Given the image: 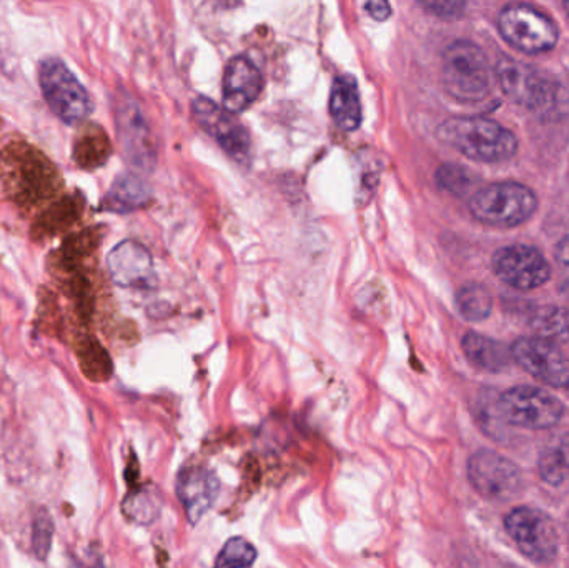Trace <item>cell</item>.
Segmentation results:
<instances>
[{
  "label": "cell",
  "mask_w": 569,
  "mask_h": 568,
  "mask_svg": "<svg viewBox=\"0 0 569 568\" xmlns=\"http://www.w3.org/2000/svg\"><path fill=\"white\" fill-rule=\"evenodd\" d=\"M437 137L451 149L477 162L498 163L517 156L518 139L511 130L483 117L445 120Z\"/></svg>",
  "instance_id": "1"
},
{
  "label": "cell",
  "mask_w": 569,
  "mask_h": 568,
  "mask_svg": "<svg viewBox=\"0 0 569 568\" xmlns=\"http://www.w3.org/2000/svg\"><path fill=\"white\" fill-rule=\"evenodd\" d=\"M441 79L447 92L465 103L481 102L493 87L487 53L470 40H457L445 49Z\"/></svg>",
  "instance_id": "2"
},
{
  "label": "cell",
  "mask_w": 569,
  "mask_h": 568,
  "mask_svg": "<svg viewBox=\"0 0 569 568\" xmlns=\"http://www.w3.org/2000/svg\"><path fill=\"white\" fill-rule=\"evenodd\" d=\"M538 199L530 187L518 182H497L477 190L470 212L478 222L491 227L521 226L537 212Z\"/></svg>",
  "instance_id": "3"
},
{
  "label": "cell",
  "mask_w": 569,
  "mask_h": 568,
  "mask_svg": "<svg viewBox=\"0 0 569 568\" xmlns=\"http://www.w3.org/2000/svg\"><path fill=\"white\" fill-rule=\"evenodd\" d=\"M39 83L47 106L63 123L79 126L89 119L92 112L89 92L62 60L57 57L42 60Z\"/></svg>",
  "instance_id": "4"
},
{
  "label": "cell",
  "mask_w": 569,
  "mask_h": 568,
  "mask_svg": "<svg viewBox=\"0 0 569 568\" xmlns=\"http://www.w3.org/2000/svg\"><path fill=\"white\" fill-rule=\"evenodd\" d=\"M495 73L505 96L523 109L545 113L557 106L560 89L537 67L505 57L498 62Z\"/></svg>",
  "instance_id": "5"
},
{
  "label": "cell",
  "mask_w": 569,
  "mask_h": 568,
  "mask_svg": "<svg viewBox=\"0 0 569 568\" xmlns=\"http://www.w3.org/2000/svg\"><path fill=\"white\" fill-rule=\"evenodd\" d=\"M501 36L515 49L527 53H543L558 43L557 23L528 3H510L498 19Z\"/></svg>",
  "instance_id": "6"
},
{
  "label": "cell",
  "mask_w": 569,
  "mask_h": 568,
  "mask_svg": "<svg viewBox=\"0 0 569 568\" xmlns=\"http://www.w3.org/2000/svg\"><path fill=\"white\" fill-rule=\"evenodd\" d=\"M508 536L531 562L550 564L560 550L557 526L543 510L517 507L505 519Z\"/></svg>",
  "instance_id": "7"
},
{
  "label": "cell",
  "mask_w": 569,
  "mask_h": 568,
  "mask_svg": "<svg viewBox=\"0 0 569 568\" xmlns=\"http://www.w3.org/2000/svg\"><path fill=\"white\" fill-rule=\"evenodd\" d=\"M500 409L508 423L530 430L551 429L565 413L563 403L557 397L533 386L511 387L501 393Z\"/></svg>",
  "instance_id": "8"
},
{
  "label": "cell",
  "mask_w": 569,
  "mask_h": 568,
  "mask_svg": "<svg viewBox=\"0 0 569 568\" xmlns=\"http://www.w3.org/2000/svg\"><path fill=\"white\" fill-rule=\"evenodd\" d=\"M468 479L491 502L513 499L523 489L520 467L493 450H478L468 462Z\"/></svg>",
  "instance_id": "9"
},
{
  "label": "cell",
  "mask_w": 569,
  "mask_h": 568,
  "mask_svg": "<svg viewBox=\"0 0 569 568\" xmlns=\"http://www.w3.org/2000/svg\"><path fill=\"white\" fill-rule=\"evenodd\" d=\"M513 362L525 372L555 389L569 387V357L558 349V343L543 337H521L511 346Z\"/></svg>",
  "instance_id": "10"
},
{
  "label": "cell",
  "mask_w": 569,
  "mask_h": 568,
  "mask_svg": "<svg viewBox=\"0 0 569 568\" xmlns=\"http://www.w3.org/2000/svg\"><path fill=\"white\" fill-rule=\"evenodd\" d=\"M491 266L501 282L518 290H535L551 279V266L547 257L525 243L501 247L495 252Z\"/></svg>",
  "instance_id": "11"
},
{
  "label": "cell",
  "mask_w": 569,
  "mask_h": 568,
  "mask_svg": "<svg viewBox=\"0 0 569 568\" xmlns=\"http://www.w3.org/2000/svg\"><path fill=\"white\" fill-rule=\"evenodd\" d=\"M192 112L197 123L212 136L230 157L239 162L249 160L252 142L246 127L236 119V113L229 112L226 107L217 106L213 100L206 97L193 100Z\"/></svg>",
  "instance_id": "12"
},
{
  "label": "cell",
  "mask_w": 569,
  "mask_h": 568,
  "mask_svg": "<svg viewBox=\"0 0 569 568\" xmlns=\"http://www.w3.org/2000/svg\"><path fill=\"white\" fill-rule=\"evenodd\" d=\"M116 123L127 160L137 169H152L156 163V149L152 146L149 126L140 107L129 96L117 97Z\"/></svg>",
  "instance_id": "13"
},
{
  "label": "cell",
  "mask_w": 569,
  "mask_h": 568,
  "mask_svg": "<svg viewBox=\"0 0 569 568\" xmlns=\"http://www.w3.org/2000/svg\"><path fill=\"white\" fill-rule=\"evenodd\" d=\"M110 277L123 289L152 290L157 286L152 256L142 243L123 240L107 257Z\"/></svg>",
  "instance_id": "14"
},
{
  "label": "cell",
  "mask_w": 569,
  "mask_h": 568,
  "mask_svg": "<svg viewBox=\"0 0 569 568\" xmlns=\"http://www.w3.org/2000/svg\"><path fill=\"white\" fill-rule=\"evenodd\" d=\"M262 89V72L249 57L239 56L227 63L223 73V107L229 112L240 113L249 109L259 99Z\"/></svg>",
  "instance_id": "15"
},
{
  "label": "cell",
  "mask_w": 569,
  "mask_h": 568,
  "mask_svg": "<svg viewBox=\"0 0 569 568\" xmlns=\"http://www.w3.org/2000/svg\"><path fill=\"white\" fill-rule=\"evenodd\" d=\"M219 479L202 467L183 470L177 482V496L186 509L190 522L197 524L216 504L219 497Z\"/></svg>",
  "instance_id": "16"
},
{
  "label": "cell",
  "mask_w": 569,
  "mask_h": 568,
  "mask_svg": "<svg viewBox=\"0 0 569 568\" xmlns=\"http://www.w3.org/2000/svg\"><path fill=\"white\" fill-rule=\"evenodd\" d=\"M19 167L16 172L17 196L26 202H37L46 199L56 189L53 182V167L32 150L23 149L19 157Z\"/></svg>",
  "instance_id": "17"
},
{
  "label": "cell",
  "mask_w": 569,
  "mask_h": 568,
  "mask_svg": "<svg viewBox=\"0 0 569 568\" xmlns=\"http://www.w3.org/2000/svg\"><path fill=\"white\" fill-rule=\"evenodd\" d=\"M465 356L470 360L471 366L485 372H503L513 362L511 347L505 346L500 340L490 339L477 332H468L463 337Z\"/></svg>",
  "instance_id": "18"
},
{
  "label": "cell",
  "mask_w": 569,
  "mask_h": 568,
  "mask_svg": "<svg viewBox=\"0 0 569 568\" xmlns=\"http://www.w3.org/2000/svg\"><path fill=\"white\" fill-rule=\"evenodd\" d=\"M330 113L345 132H353L361 123V100L357 80L351 76L337 77L331 87Z\"/></svg>",
  "instance_id": "19"
},
{
  "label": "cell",
  "mask_w": 569,
  "mask_h": 568,
  "mask_svg": "<svg viewBox=\"0 0 569 568\" xmlns=\"http://www.w3.org/2000/svg\"><path fill=\"white\" fill-rule=\"evenodd\" d=\"M152 200V189L142 177L122 173L113 180L102 207L109 212L127 213L142 209Z\"/></svg>",
  "instance_id": "20"
},
{
  "label": "cell",
  "mask_w": 569,
  "mask_h": 568,
  "mask_svg": "<svg viewBox=\"0 0 569 568\" xmlns=\"http://www.w3.org/2000/svg\"><path fill=\"white\" fill-rule=\"evenodd\" d=\"M538 470L541 479L548 486L558 487L568 479L569 476V430H565L560 436L553 437L547 446L543 447L538 460Z\"/></svg>",
  "instance_id": "21"
},
{
  "label": "cell",
  "mask_w": 569,
  "mask_h": 568,
  "mask_svg": "<svg viewBox=\"0 0 569 568\" xmlns=\"http://www.w3.org/2000/svg\"><path fill=\"white\" fill-rule=\"evenodd\" d=\"M530 327L535 336L555 343L569 342V309L560 306L537 307L530 313Z\"/></svg>",
  "instance_id": "22"
},
{
  "label": "cell",
  "mask_w": 569,
  "mask_h": 568,
  "mask_svg": "<svg viewBox=\"0 0 569 568\" xmlns=\"http://www.w3.org/2000/svg\"><path fill=\"white\" fill-rule=\"evenodd\" d=\"M110 153L109 140L99 127H89L80 133L73 146V159L83 169H96Z\"/></svg>",
  "instance_id": "23"
},
{
  "label": "cell",
  "mask_w": 569,
  "mask_h": 568,
  "mask_svg": "<svg viewBox=\"0 0 569 568\" xmlns=\"http://www.w3.org/2000/svg\"><path fill=\"white\" fill-rule=\"evenodd\" d=\"M80 216V203L76 197H67V199L60 200L56 206L50 207L39 220H37L36 227H33V233L39 239L43 237H53L62 230L69 229L72 226L73 220Z\"/></svg>",
  "instance_id": "24"
},
{
  "label": "cell",
  "mask_w": 569,
  "mask_h": 568,
  "mask_svg": "<svg viewBox=\"0 0 569 568\" xmlns=\"http://www.w3.org/2000/svg\"><path fill=\"white\" fill-rule=\"evenodd\" d=\"M458 312L468 322H481L488 319L493 309V297L481 283H465L457 293Z\"/></svg>",
  "instance_id": "25"
},
{
  "label": "cell",
  "mask_w": 569,
  "mask_h": 568,
  "mask_svg": "<svg viewBox=\"0 0 569 568\" xmlns=\"http://www.w3.org/2000/svg\"><path fill=\"white\" fill-rule=\"evenodd\" d=\"M437 183L441 190L455 197H465L471 192L477 179L470 170L458 163H443L437 170Z\"/></svg>",
  "instance_id": "26"
},
{
  "label": "cell",
  "mask_w": 569,
  "mask_h": 568,
  "mask_svg": "<svg viewBox=\"0 0 569 568\" xmlns=\"http://www.w3.org/2000/svg\"><path fill=\"white\" fill-rule=\"evenodd\" d=\"M475 413H477V420L481 429L488 436L497 439L498 427H501L500 420H503V422H507V420L501 413L500 397L495 390H481L477 399V406H475Z\"/></svg>",
  "instance_id": "27"
},
{
  "label": "cell",
  "mask_w": 569,
  "mask_h": 568,
  "mask_svg": "<svg viewBox=\"0 0 569 568\" xmlns=\"http://www.w3.org/2000/svg\"><path fill=\"white\" fill-rule=\"evenodd\" d=\"M257 559V550L246 539H230L223 546L222 552L217 557L216 566L220 568H236L253 566Z\"/></svg>",
  "instance_id": "28"
},
{
  "label": "cell",
  "mask_w": 569,
  "mask_h": 568,
  "mask_svg": "<svg viewBox=\"0 0 569 568\" xmlns=\"http://www.w3.org/2000/svg\"><path fill=\"white\" fill-rule=\"evenodd\" d=\"M53 520L46 509H40L33 517L32 549L33 556L39 560H46L52 547Z\"/></svg>",
  "instance_id": "29"
},
{
  "label": "cell",
  "mask_w": 569,
  "mask_h": 568,
  "mask_svg": "<svg viewBox=\"0 0 569 568\" xmlns=\"http://www.w3.org/2000/svg\"><path fill=\"white\" fill-rule=\"evenodd\" d=\"M421 9L438 19L455 20L463 17L467 0H418Z\"/></svg>",
  "instance_id": "30"
},
{
  "label": "cell",
  "mask_w": 569,
  "mask_h": 568,
  "mask_svg": "<svg viewBox=\"0 0 569 568\" xmlns=\"http://www.w3.org/2000/svg\"><path fill=\"white\" fill-rule=\"evenodd\" d=\"M123 510H126L127 516L130 519L136 520V522L147 524L152 520V516H156V510H153V500L149 494H133L132 497L126 500V506H123Z\"/></svg>",
  "instance_id": "31"
},
{
  "label": "cell",
  "mask_w": 569,
  "mask_h": 568,
  "mask_svg": "<svg viewBox=\"0 0 569 568\" xmlns=\"http://www.w3.org/2000/svg\"><path fill=\"white\" fill-rule=\"evenodd\" d=\"M558 286L561 293L569 299V236L561 239L557 247Z\"/></svg>",
  "instance_id": "32"
},
{
  "label": "cell",
  "mask_w": 569,
  "mask_h": 568,
  "mask_svg": "<svg viewBox=\"0 0 569 568\" xmlns=\"http://www.w3.org/2000/svg\"><path fill=\"white\" fill-rule=\"evenodd\" d=\"M365 9L370 13L371 19L378 20V22H383L391 17V7L388 0H367Z\"/></svg>",
  "instance_id": "33"
},
{
  "label": "cell",
  "mask_w": 569,
  "mask_h": 568,
  "mask_svg": "<svg viewBox=\"0 0 569 568\" xmlns=\"http://www.w3.org/2000/svg\"><path fill=\"white\" fill-rule=\"evenodd\" d=\"M565 10H567L569 17V0H563Z\"/></svg>",
  "instance_id": "34"
},
{
  "label": "cell",
  "mask_w": 569,
  "mask_h": 568,
  "mask_svg": "<svg viewBox=\"0 0 569 568\" xmlns=\"http://www.w3.org/2000/svg\"><path fill=\"white\" fill-rule=\"evenodd\" d=\"M568 537H569V526H568Z\"/></svg>",
  "instance_id": "35"
}]
</instances>
